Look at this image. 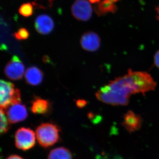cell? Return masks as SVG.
<instances>
[{
  "mask_svg": "<svg viewBox=\"0 0 159 159\" xmlns=\"http://www.w3.org/2000/svg\"><path fill=\"white\" fill-rule=\"evenodd\" d=\"M156 86V83L147 72L129 69L127 74L100 88L96 96L99 101L109 105L126 106L133 94L142 93L145 96L147 92L154 90Z\"/></svg>",
  "mask_w": 159,
  "mask_h": 159,
  "instance_id": "obj_1",
  "label": "cell"
},
{
  "mask_svg": "<svg viewBox=\"0 0 159 159\" xmlns=\"http://www.w3.org/2000/svg\"><path fill=\"white\" fill-rule=\"evenodd\" d=\"M59 131L57 125L51 123H43L36 129L38 142L45 148L50 147L58 141Z\"/></svg>",
  "mask_w": 159,
  "mask_h": 159,
  "instance_id": "obj_2",
  "label": "cell"
},
{
  "mask_svg": "<svg viewBox=\"0 0 159 159\" xmlns=\"http://www.w3.org/2000/svg\"><path fill=\"white\" fill-rule=\"evenodd\" d=\"M21 102L19 89H15L12 83L1 80L0 82V105L5 110L11 104Z\"/></svg>",
  "mask_w": 159,
  "mask_h": 159,
  "instance_id": "obj_3",
  "label": "cell"
},
{
  "mask_svg": "<svg viewBox=\"0 0 159 159\" xmlns=\"http://www.w3.org/2000/svg\"><path fill=\"white\" fill-rule=\"evenodd\" d=\"M15 141L16 146L18 149L29 150L35 144V133L30 129L22 127L16 132Z\"/></svg>",
  "mask_w": 159,
  "mask_h": 159,
  "instance_id": "obj_4",
  "label": "cell"
},
{
  "mask_svg": "<svg viewBox=\"0 0 159 159\" xmlns=\"http://www.w3.org/2000/svg\"><path fill=\"white\" fill-rule=\"evenodd\" d=\"M72 14L78 20L86 21L92 16L93 9L87 0H76L71 8Z\"/></svg>",
  "mask_w": 159,
  "mask_h": 159,
  "instance_id": "obj_5",
  "label": "cell"
},
{
  "mask_svg": "<svg viewBox=\"0 0 159 159\" xmlns=\"http://www.w3.org/2000/svg\"><path fill=\"white\" fill-rule=\"evenodd\" d=\"M4 73L9 79L19 80L24 76L25 66L17 56H14L6 65Z\"/></svg>",
  "mask_w": 159,
  "mask_h": 159,
  "instance_id": "obj_6",
  "label": "cell"
},
{
  "mask_svg": "<svg viewBox=\"0 0 159 159\" xmlns=\"http://www.w3.org/2000/svg\"><path fill=\"white\" fill-rule=\"evenodd\" d=\"M5 110L9 122L11 124L24 121L28 117L25 106L21 102L11 104Z\"/></svg>",
  "mask_w": 159,
  "mask_h": 159,
  "instance_id": "obj_7",
  "label": "cell"
},
{
  "mask_svg": "<svg viewBox=\"0 0 159 159\" xmlns=\"http://www.w3.org/2000/svg\"><path fill=\"white\" fill-rule=\"evenodd\" d=\"M142 122L143 119L141 116L132 111H129L124 114L121 124L128 133L131 134L141 128Z\"/></svg>",
  "mask_w": 159,
  "mask_h": 159,
  "instance_id": "obj_8",
  "label": "cell"
},
{
  "mask_svg": "<svg viewBox=\"0 0 159 159\" xmlns=\"http://www.w3.org/2000/svg\"><path fill=\"white\" fill-rule=\"evenodd\" d=\"M80 43L83 49L85 51L93 52L99 48L100 39L97 33L89 31L83 34Z\"/></svg>",
  "mask_w": 159,
  "mask_h": 159,
  "instance_id": "obj_9",
  "label": "cell"
},
{
  "mask_svg": "<svg viewBox=\"0 0 159 159\" xmlns=\"http://www.w3.org/2000/svg\"><path fill=\"white\" fill-rule=\"evenodd\" d=\"M35 29L39 34H49L54 28V23L51 17L47 15H41L36 19L34 24Z\"/></svg>",
  "mask_w": 159,
  "mask_h": 159,
  "instance_id": "obj_10",
  "label": "cell"
},
{
  "mask_svg": "<svg viewBox=\"0 0 159 159\" xmlns=\"http://www.w3.org/2000/svg\"><path fill=\"white\" fill-rule=\"evenodd\" d=\"M43 74L39 69L35 66L31 67L26 70L25 79L28 84L37 85L42 81Z\"/></svg>",
  "mask_w": 159,
  "mask_h": 159,
  "instance_id": "obj_11",
  "label": "cell"
},
{
  "mask_svg": "<svg viewBox=\"0 0 159 159\" xmlns=\"http://www.w3.org/2000/svg\"><path fill=\"white\" fill-rule=\"evenodd\" d=\"M119 0H102L95 6V10L98 15L101 16L108 12L114 13L117 10L116 3Z\"/></svg>",
  "mask_w": 159,
  "mask_h": 159,
  "instance_id": "obj_12",
  "label": "cell"
},
{
  "mask_svg": "<svg viewBox=\"0 0 159 159\" xmlns=\"http://www.w3.org/2000/svg\"><path fill=\"white\" fill-rule=\"evenodd\" d=\"M50 108V103L46 99L37 98L32 102L31 111L35 114H43L48 112Z\"/></svg>",
  "mask_w": 159,
  "mask_h": 159,
  "instance_id": "obj_13",
  "label": "cell"
},
{
  "mask_svg": "<svg viewBox=\"0 0 159 159\" xmlns=\"http://www.w3.org/2000/svg\"><path fill=\"white\" fill-rule=\"evenodd\" d=\"M48 159H72V155L69 149L59 147L50 152Z\"/></svg>",
  "mask_w": 159,
  "mask_h": 159,
  "instance_id": "obj_14",
  "label": "cell"
},
{
  "mask_svg": "<svg viewBox=\"0 0 159 159\" xmlns=\"http://www.w3.org/2000/svg\"><path fill=\"white\" fill-rule=\"evenodd\" d=\"M9 120L5 115L3 109L1 108V133L5 134L9 130L10 126L9 125Z\"/></svg>",
  "mask_w": 159,
  "mask_h": 159,
  "instance_id": "obj_15",
  "label": "cell"
},
{
  "mask_svg": "<svg viewBox=\"0 0 159 159\" xmlns=\"http://www.w3.org/2000/svg\"><path fill=\"white\" fill-rule=\"evenodd\" d=\"M19 11L23 16L29 17L33 14V6L31 3H25L20 6Z\"/></svg>",
  "mask_w": 159,
  "mask_h": 159,
  "instance_id": "obj_16",
  "label": "cell"
},
{
  "mask_svg": "<svg viewBox=\"0 0 159 159\" xmlns=\"http://www.w3.org/2000/svg\"><path fill=\"white\" fill-rule=\"evenodd\" d=\"M29 36V32L25 28H20L14 33L15 37L19 40L27 39Z\"/></svg>",
  "mask_w": 159,
  "mask_h": 159,
  "instance_id": "obj_17",
  "label": "cell"
},
{
  "mask_svg": "<svg viewBox=\"0 0 159 159\" xmlns=\"http://www.w3.org/2000/svg\"><path fill=\"white\" fill-rule=\"evenodd\" d=\"M87 103V102L84 99H78L76 102V104L79 108H83L86 105Z\"/></svg>",
  "mask_w": 159,
  "mask_h": 159,
  "instance_id": "obj_18",
  "label": "cell"
},
{
  "mask_svg": "<svg viewBox=\"0 0 159 159\" xmlns=\"http://www.w3.org/2000/svg\"><path fill=\"white\" fill-rule=\"evenodd\" d=\"M154 60L155 65L159 69V50L156 53L154 57Z\"/></svg>",
  "mask_w": 159,
  "mask_h": 159,
  "instance_id": "obj_19",
  "label": "cell"
},
{
  "mask_svg": "<svg viewBox=\"0 0 159 159\" xmlns=\"http://www.w3.org/2000/svg\"><path fill=\"white\" fill-rule=\"evenodd\" d=\"M6 159H24L20 156L18 155H11L8 157Z\"/></svg>",
  "mask_w": 159,
  "mask_h": 159,
  "instance_id": "obj_20",
  "label": "cell"
},
{
  "mask_svg": "<svg viewBox=\"0 0 159 159\" xmlns=\"http://www.w3.org/2000/svg\"><path fill=\"white\" fill-rule=\"evenodd\" d=\"M89 1L90 2L94 4V3L99 2H100V0H89Z\"/></svg>",
  "mask_w": 159,
  "mask_h": 159,
  "instance_id": "obj_21",
  "label": "cell"
},
{
  "mask_svg": "<svg viewBox=\"0 0 159 159\" xmlns=\"http://www.w3.org/2000/svg\"><path fill=\"white\" fill-rule=\"evenodd\" d=\"M156 11L157 13V19L159 21V6H158L156 8Z\"/></svg>",
  "mask_w": 159,
  "mask_h": 159,
  "instance_id": "obj_22",
  "label": "cell"
}]
</instances>
